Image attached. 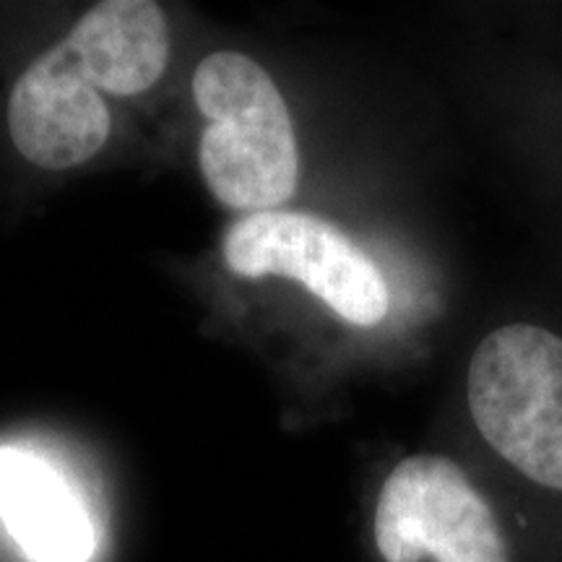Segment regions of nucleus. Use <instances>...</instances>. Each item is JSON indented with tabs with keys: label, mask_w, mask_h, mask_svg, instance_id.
Masks as SVG:
<instances>
[{
	"label": "nucleus",
	"mask_w": 562,
	"mask_h": 562,
	"mask_svg": "<svg viewBox=\"0 0 562 562\" xmlns=\"http://www.w3.org/2000/svg\"><path fill=\"white\" fill-rule=\"evenodd\" d=\"M193 97L209 121L199 159L214 199L250 214L290 201L300 178L297 138L269 70L243 53H214L195 68Z\"/></svg>",
	"instance_id": "obj_1"
},
{
	"label": "nucleus",
	"mask_w": 562,
	"mask_h": 562,
	"mask_svg": "<svg viewBox=\"0 0 562 562\" xmlns=\"http://www.w3.org/2000/svg\"><path fill=\"white\" fill-rule=\"evenodd\" d=\"M469 412L484 440L531 482L562 490V339L533 323L484 336L469 362Z\"/></svg>",
	"instance_id": "obj_2"
},
{
	"label": "nucleus",
	"mask_w": 562,
	"mask_h": 562,
	"mask_svg": "<svg viewBox=\"0 0 562 562\" xmlns=\"http://www.w3.org/2000/svg\"><path fill=\"white\" fill-rule=\"evenodd\" d=\"M224 263L237 277L300 281L355 326L389 315V284L375 261L331 222L302 211H261L235 222L224 237Z\"/></svg>",
	"instance_id": "obj_3"
},
{
	"label": "nucleus",
	"mask_w": 562,
	"mask_h": 562,
	"mask_svg": "<svg viewBox=\"0 0 562 562\" xmlns=\"http://www.w3.org/2000/svg\"><path fill=\"white\" fill-rule=\"evenodd\" d=\"M383 562H510L495 510L446 456L419 453L393 467L375 505Z\"/></svg>",
	"instance_id": "obj_4"
},
{
	"label": "nucleus",
	"mask_w": 562,
	"mask_h": 562,
	"mask_svg": "<svg viewBox=\"0 0 562 562\" xmlns=\"http://www.w3.org/2000/svg\"><path fill=\"white\" fill-rule=\"evenodd\" d=\"M13 146L32 165L68 170L102 149L110 112L66 45L34 60L16 81L9 102Z\"/></svg>",
	"instance_id": "obj_5"
},
{
	"label": "nucleus",
	"mask_w": 562,
	"mask_h": 562,
	"mask_svg": "<svg viewBox=\"0 0 562 562\" xmlns=\"http://www.w3.org/2000/svg\"><path fill=\"white\" fill-rule=\"evenodd\" d=\"M0 524L30 562H89L97 531L79 492L50 461L0 448Z\"/></svg>",
	"instance_id": "obj_6"
},
{
	"label": "nucleus",
	"mask_w": 562,
	"mask_h": 562,
	"mask_svg": "<svg viewBox=\"0 0 562 562\" xmlns=\"http://www.w3.org/2000/svg\"><path fill=\"white\" fill-rule=\"evenodd\" d=\"M63 45L97 89L133 97L165 74L170 32L151 0H108L91 9Z\"/></svg>",
	"instance_id": "obj_7"
}]
</instances>
